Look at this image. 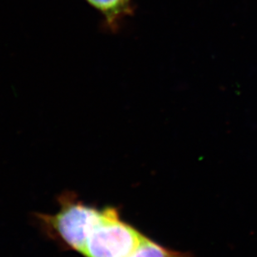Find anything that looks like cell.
I'll list each match as a JSON object with an SVG mask.
<instances>
[{
	"instance_id": "obj_1",
	"label": "cell",
	"mask_w": 257,
	"mask_h": 257,
	"mask_svg": "<svg viewBox=\"0 0 257 257\" xmlns=\"http://www.w3.org/2000/svg\"><path fill=\"white\" fill-rule=\"evenodd\" d=\"M144 237L114 208L97 209L78 253L84 257H128Z\"/></svg>"
},
{
	"instance_id": "obj_2",
	"label": "cell",
	"mask_w": 257,
	"mask_h": 257,
	"mask_svg": "<svg viewBox=\"0 0 257 257\" xmlns=\"http://www.w3.org/2000/svg\"><path fill=\"white\" fill-rule=\"evenodd\" d=\"M104 16L107 28L113 32L119 30L122 20L134 14L133 0H86Z\"/></svg>"
},
{
	"instance_id": "obj_3",
	"label": "cell",
	"mask_w": 257,
	"mask_h": 257,
	"mask_svg": "<svg viewBox=\"0 0 257 257\" xmlns=\"http://www.w3.org/2000/svg\"><path fill=\"white\" fill-rule=\"evenodd\" d=\"M128 257H191L188 254L170 250L148 238L144 237L140 245Z\"/></svg>"
}]
</instances>
